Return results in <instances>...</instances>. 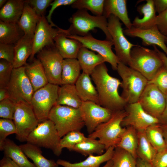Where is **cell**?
Here are the masks:
<instances>
[{"mask_svg":"<svg viewBox=\"0 0 167 167\" xmlns=\"http://www.w3.org/2000/svg\"><path fill=\"white\" fill-rule=\"evenodd\" d=\"M108 71L104 63L97 66L90 75L96 86L100 105L112 111L123 109L127 103L118 92L122 82L109 75Z\"/></svg>","mask_w":167,"mask_h":167,"instance_id":"obj_1","label":"cell"},{"mask_svg":"<svg viewBox=\"0 0 167 167\" xmlns=\"http://www.w3.org/2000/svg\"><path fill=\"white\" fill-rule=\"evenodd\" d=\"M69 28L65 30L67 35L84 36L95 28H99L104 32L106 40L112 41V37L108 29V20L103 15H90L86 10H78L69 20Z\"/></svg>","mask_w":167,"mask_h":167,"instance_id":"obj_2","label":"cell"},{"mask_svg":"<svg viewBox=\"0 0 167 167\" xmlns=\"http://www.w3.org/2000/svg\"><path fill=\"white\" fill-rule=\"evenodd\" d=\"M164 65L158 53L140 45L133 47L128 66L138 71L148 80H152Z\"/></svg>","mask_w":167,"mask_h":167,"instance_id":"obj_3","label":"cell"},{"mask_svg":"<svg viewBox=\"0 0 167 167\" xmlns=\"http://www.w3.org/2000/svg\"><path fill=\"white\" fill-rule=\"evenodd\" d=\"M117 71L122 80L121 96L127 104L138 102L148 84V80L138 71L120 62Z\"/></svg>","mask_w":167,"mask_h":167,"instance_id":"obj_4","label":"cell"},{"mask_svg":"<svg viewBox=\"0 0 167 167\" xmlns=\"http://www.w3.org/2000/svg\"><path fill=\"white\" fill-rule=\"evenodd\" d=\"M48 119L54 123L61 138L70 131H80L85 126L79 109L66 105H54Z\"/></svg>","mask_w":167,"mask_h":167,"instance_id":"obj_5","label":"cell"},{"mask_svg":"<svg viewBox=\"0 0 167 167\" xmlns=\"http://www.w3.org/2000/svg\"><path fill=\"white\" fill-rule=\"evenodd\" d=\"M126 114L124 109L113 111L109 119L99 125L88 137L98 138L104 145L106 150L111 147H115L125 130L121 123Z\"/></svg>","mask_w":167,"mask_h":167,"instance_id":"obj_6","label":"cell"},{"mask_svg":"<svg viewBox=\"0 0 167 167\" xmlns=\"http://www.w3.org/2000/svg\"><path fill=\"white\" fill-rule=\"evenodd\" d=\"M54 123L49 119L39 123L28 136L27 142L51 150L56 156L61 154V139Z\"/></svg>","mask_w":167,"mask_h":167,"instance_id":"obj_7","label":"cell"},{"mask_svg":"<svg viewBox=\"0 0 167 167\" xmlns=\"http://www.w3.org/2000/svg\"><path fill=\"white\" fill-rule=\"evenodd\" d=\"M59 86L49 83L34 92L30 104L39 123L49 119V112L56 105Z\"/></svg>","mask_w":167,"mask_h":167,"instance_id":"obj_8","label":"cell"},{"mask_svg":"<svg viewBox=\"0 0 167 167\" xmlns=\"http://www.w3.org/2000/svg\"><path fill=\"white\" fill-rule=\"evenodd\" d=\"M13 121L16 128V138L21 142L27 141L39 123L31 104L22 101L16 103Z\"/></svg>","mask_w":167,"mask_h":167,"instance_id":"obj_9","label":"cell"},{"mask_svg":"<svg viewBox=\"0 0 167 167\" xmlns=\"http://www.w3.org/2000/svg\"><path fill=\"white\" fill-rule=\"evenodd\" d=\"M7 88L9 98L16 103L22 101L30 104L34 92L26 74L24 66L13 68Z\"/></svg>","mask_w":167,"mask_h":167,"instance_id":"obj_10","label":"cell"},{"mask_svg":"<svg viewBox=\"0 0 167 167\" xmlns=\"http://www.w3.org/2000/svg\"><path fill=\"white\" fill-rule=\"evenodd\" d=\"M49 83L61 85V75L64 58L55 45L47 46L37 54Z\"/></svg>","mask_w":167,"mask_h":167,"instance_id":"obj_11","label":"cell"},{"mask_svg":"<svg viewBox=\"0 0 167 167\" xmlns=\"http://www.w3.org/2000/svg\"><path fill=\"white\" fill-rule=\"evenodd\" d=\"M108 29L112 39L115 54L120 62L128 65L130 60L132 48L137 45L130 42L126 38L120 20L111 15L108 19Z\"/></svg>","mask_w":167,"mask_h":167,"instance_id":"obj_12","label":"cell"},{"mask_svg":"<svg viewBox=\"0 0 167 167\" xmlns=\"http://www.w3.org/2000/svg\"><path fill=\"white\" fill-rule=\"evenodd\" d=\"M66 36L78 40L81 43L83 46L97 52L104 58L106 62L110 64L113 70L117 71L120 61L112 49V46L113 45L112 41L98 40L94 38L90 32L84 36L67 35Z\"/></svg>","mask_w":167,"mask_h":167,"instance_id":"obj_13","label":"cell"},{"mask_svg":"<svg viewBox=\"0 0 167 167\" xmlns=\"http://www.w3.org/2000/svg\"><path fill=\"white\" fill-rule=\"evenodd\" d=\"M126 115L123 119L122 126H132L137 130H145L149 126L160 124L158 118L147 113L138 101L127 104L124 109Z\"/></svg>","mask_w":167,"mask_h":167,"instance_id":"obj_14","label":"cell"},{"mask_svg":"<svg viewBox=\"0 0 167 167\" xmlns=\"http://www.w3.org/2000/svg\"><path fill=\"white\" fill-rule=\"evenodd\" d=\"M89 134L111 117L113 111L94 102H83L79 108Z\"/></svg>","mask_w":167,"mask_h":167,"instance_id":"obj_15","label":"cell"},{"mask_svg":"<svg viewBox=\"0 0 167 167\" xmlns=\"http://www.w3.org/2000/svg\"><path fill=\"white\" fill-rule=\"evenodd\" d=\"M138 101L147 113L158 118L165 109L166 98L156 85L150 84L144 89Z\"/></svg>","mask_w":167,"mask_h":167,"instance_id":"obj_16","label":"cell"},{"mask_svg":"<svg viewBox=\"0 0 167 167\" xmlns=\"http://www.w3.org/2000/svg\"><path fill=\"white\" fill-rule=\"evenodd\" d=\"M48 21L44 15L40 17L37 24L33 36L32 54L30 57L32 60L35 55L44 48L54 45V39L63 29L54 28Z\"/></svg>","mask_w":167,"mask_h":167,"instance_id":"obj_17","label":"cell"},{"mask_svg":"<svg viewBox=\"0 0 167 167\" xmlns=\"http://www.w3.org/2000/svg\"><path fill=\"white\" fill-rule=\"evenodd\" d=\"M125 35L132 37H138L142 40L145 46H159L167 56V47L165 43L166 36L163 35L156 25L148 29H143L132 27L123 30Z\"/></svg>","mask_w":167,"mask_h":167,"instance_id":"obj_18","label":"cell"},{"mask_svg":"<svg viewBox=\"0 0 167 167\" xmlns=\"http://www.w3.org/2000/svg\"><path fill=\"white\" fill-rule=\"evenodd\" d=\"M65 30L58 33L54 39V45L64 59L76 58L81 43L78 40L66 37Z\"/></svg>","mask_w":167,"mask_h":167,"instance_id":"obj_19","label":"cell"},{"mask_svg":"<svg viewBox=\"0 0 167 167\" xmlns=\"http://www.w3.org/2000/svg\"><path fill=\"white\" fill-rule=\"evenodd\" d=\"M113 15L122 21L127 29L132 27L129 18L126 0H105L103 15L107 19Z\"/></svg>","mask_w":167,"mask_h":167,"instance_id":"obj_20","label":"cell"},{"mask_svg":"<svg viewBox=\"0 0 167 167\" xmlns=\"http://www.w3.org/2000/svg\"><path fill=\"white\" fill-rule=\"evenodd\" d=\"M92 80L90 75L82 72L75 84V88L82 102L92 101L100 105L98 93Z\"/></svg>","mask_w":167,"mask_h":167,"instance_id":"obj_21","label":"cell"},{"mask_svg":"<svg viewBox=\"0 0 167 167\" xmlns=\"http://www.w3.org/2000/svg\"><path fill=\"white\" fill-rule=\"evenodd\" d=\"M146 2L139 6L137 9L141 18L136 17L132 21V26L137 28L146 29L156 25V16L153 0H146Z\"/></svg>","mask_w":167,"mask_h":167,"instance_id":"obj_22","label":"cell"},{"mask_svg":"<svg viewBox=\"0 0 167 167\" xmlns=\"http://www.w3.org/2000/svg\"><path fill=\"white\" fill-rule=\"evenodd\" d=\"M32 62L25 66L26 74L32 86L34 92L49 83L42 65L38 59L34 58Z\"/></svg>","mask_w":167,"mask_h":167,"instance_id":"obj_23","label":"cell"},{"mask_svg":"<svg viewBox=\"0 0 167 167\" xmlns=\"http://www.w3.org/2000/svg\"><path fill=\"white\" fill-rule=\"evenodd\" d=\"M33 45V37L25 34L14 44V68L24 66L27 64V59L32 53Z\"/></svg>","mask_w":167,"mask_h":167,"instance_id":"obj_24","label":"cell"},{"mask_svg":"<svg viewBox=\"0 0 167 167\" xmlns=\"http://www.w3.org/2000/svg\"><path fill=\"white\" fill-rule=\"evenodd\" d=\"M77 59L82 72L90 75L97 66L106 62L101 55L83 46L79 49Z\"/></svg>","mask_w":167,"mask_h":167,"instance_id":"obj_25","label":"cell"},{"mask_svg":"<svg viewBox=\"0 0 167 167\" xmlns=\"http://www.w3.org/2000/svg\"><path fill=\"white\" fill-rule=\"evenodd\" d=\"M115 147H111L101 155H91L85 160L79 162L72 163L66 160L58 159L56 162L63 167H100L103 163L111 160Z\"/></svg>","mask_w":167,"mask_h":167,"instance_id":"obj_26","label":"cell"},{"mask_svg":"<svg viewBox=\"0 0 167 167\" xmlns=\"http://www.w3.org/2000/svg\"><path fill=\"white\" fill-rule=\"evenodd\" d=\"M0 150L3 151L4 156L11 158L19 167H36L28 160L19 146L10 139L6 138L0 147Z\"/></svg>","mask_w":167,"mask_h":167,"instance_id":"obj_27","label":"cell"},{"mask_svg":"<svg viewBox=\"0 0 167 167\" xmlns=\"http://www.w3.org/2000/svg\"><path fill=\"white\" fill-rule=\"evenodd\" d=\"M82 102L78 94L75 84L59 86L56 105H66L78 109Z\"/></svg>","mask_w":167,"mask_h":167,"instance_id":"obj_28","label":"cell"},{"mask_svg":"<svg viewBox=\"0 0 167 167\" xmlns=\"http://www.w3.org/2000/svg\"><path fill=\"white\" fill-rule=\"evenodd\" d=\"M25 0H9L0 9V21L18 23L22 14Z\"/></svg>","mask_w":167,"mask_h":167,"instance_id":"obj_29","label":"cell"},{"mask_svg":"<svg viewBox=\"0 0 167 167\" xmlns=\"http://www.w3.org/2000/svg\"><path fill=\"white\" fill-rule=\"evenodd\" d=\"M40 17L34 10L25 2L22 14L18 24L25 35L33 37Z\"/></svg>","mask_w":167,"mask_h":167,"instance_id":"obj_30","label":"cell"},{"mask_svg":"<svg viewBox=\"0 0 167 167\" xmlns=\"http://www.w3.org/2000/svg\"><path fill=\"white\" fill-rule=\"evenodd\" d=\"M19 146L26 156L32 161L36 167H58L56 162L52 160H48L42 155L39 147L27 142Z\"/></svg>","mask_w":167,"mask_h":167,"instance_id":"obj_31","label":"cell"},{"mask_svg":"<svg viewBox=\"0 0 167 167\" xmlns=\"http://www.w3.org/2000/svg\"><path fill=\"white\" fill-rule=\"evenodd\" d=\"M81 70L77 59H64L61 75V85L75 84L81 74Z\"/></svg>","mask_w":167,"mask_h":167,"instance_id":"obj_32","label":"cell"},{"mask_svg":"<svg viewBox=\"0 0 167 167\" xmlns=\"http://www.w3.org/2000/svg\"><path fill=\"white\" fill-rule=\"evenodd\" d=\"M24 34L18 23L0 21V43L15 44Z\"/></svg>","mask_w":167,"mask_h":167,"instance_id":"obj_33","label":"cell"},{"mask_svg":"<svg viewBox=\"0 0 167 167\" xmlns=\"http://www.w3.org/2000/svg\"><path fill=\"white\" fill-rule=\"evenodd\" d=\"M138 143L137 130L132 126H128L126 128L116 147L126 151L136 159L138 157L137 153Z\"/></svg>","mask_w":167,"mask_h":167,"instance_id":"obj_34","label":"cell"},{"mask_svg":"<svg viewBox=\"0 0 167 167\" xmlns=\"http://www.w3.org/2000/svg\"><path fill=\"white\" fill-rule=\"evenodd\" d=\"M137 131L138 157L151 164L157 152L148 139L145 130Z\"/></svg>","mask_w":167,"mask_h":167,"instance_id":"obj_35","label":"cell"},{"mask_svg":"<svg viewBox=\"0 0 167 167\" xmlns=\"http://www.w3.org/2000/svg\"><path fill=\"white\" fill-rule=\"evenodd\" d=\"M105 147L98 140L88 137L76 145L72 151L86 156L96 154L100 155L104 153Z\"/></svg>","mask_w":167,"mask_h":167,"instance_id":"obj_36","label":"cell"},{"mask_svg":"<svg viewBox=\"0 0 167 167\" xmlns=\"http://www.w3.org/2000/svg\"><path fill=\"white\" fill-rule=\"evenodd\" d=\"M146 136L157 152L167 148V145L160 124L151 125L145 130Z\"/></svg>","mask_w":167,"mask_h":167,"instance_id":"obj_37","label":"cell"},{"mask_svg":"<svg viewBox=\"0 0 167 167\" xmlns=\"http://www.w3.org/2000/svg\"><path fill=\"white\" fill-rule=\"evenodd\" d=\"M113 167H137L136 159L130 153L116 147L111 159Z\"/></svg>","mask_w":167,"mask_h":167,"instance_id":"obj_38","label":"cell"},{"mask_svg":"<svg viewBox=\"0 0 167 167\" xmlns=\"http://www.w3.org/2000/svg\"><path fill=\"white\" fill-rule=\"evenodd\" d=\"M105 0H76L71 5L74 9L90 11L95 15L103 14Z\"/></svg>","mask_w":167,"mask_h":167,"instance_id":"obj_39","label":"cell"},{"mask_svg":"<svg viewBox=\"0 0 167 167\" xmlns=\"http://www.w3.org/2000/svg\"><path fill=\"white\" fill-rule=\"evenodd\" d=\"M87 138L80 131H70L61 138L60 145L61 148H66L70 151H72L77 144Z\"/></svg>","mask_w":167,"mask_h":167,"instance_id":"obj_40","label":"cell"},{"mask_svg":"<svg viewBox=\"0 0 167 167\" xmlns=\"http://www.w3.org/2000/svg\"><path fill=\"white\" fill-rule=\"evenodd\" d=\"M150 84L156 85L167 97V66L164 65L154 77L148 81V84Z\"/></svg>","mask_w":167,"mask_h":167,"instance_id":"obj_41","label":"cell"},{"mask_svg":"<svg viewBox=\"0 0 167 167\" xmlns=\"http://www.w3.org/2000/svg\"><path fill=\"white\" fill-rule=\"evenodd\" d=\"M16 126L12 120L1 118L0 119V147L9 135L16 134Z\"/></svg>","mask_w":167,"mask_h":167,"instance_id":"obj_42","label":"cell"},{"mask_svg":"<svg viewBox=\"0 0 167 167\" xmlns=\"http://www.w3.org/2000/svg\"><path fill=\"white\" fill-rule=\"evenodd\" d=\"M14 68L13 64L3 60L0 61V88L7 87Z\"/></svg>","mask_w":167,"mask_h":167,"instance_id":"obj_43","label":"cell"},{"mask_svg":"<svg viewBox=\"0 0 167 167\" xmlns=\"http://www.w3.org/2000/svg\"><path fill=\"white\" fill-rule=\"evenodd\" d=\"M16 103L9 98L0 101L1 118L13 120L15 110Z\"/></svg>","mask_w":167,"mask_h":167,"instance_id":"obj_44","label":"cell"},{"mask_svg":"<svg viewBox=\"0 0 167 167\" xmlns=\"http://www.w3.org/2000/svg\"><path fill=\"white\" fill-rule=\"evenodd\" d=\"M25 2L29 5L40 17L44 14L48 7L53 1L52 0H27Z\"/></svg>","mask_w":167,"mask_h":167,"instance_id":"obj_45","label":"cell"},{"mask_svg":"<svg viewBox=\"0 0 167 167\" xmlns=\"http://www.w3.org/2000/svg\"><path fill=\"white\" fill-rule=\"evenodd\" d=\"M14 58V45L0 43V59L13 64Z\"/></svg>","mask_w":167,"mask_h":167,"instance_id":"obj_46","label":"cell"},{"mask_svg":"<svg viewBox=\"0 0 167 167\" xmlns=\"http://www.w3.org/2000/svg\"><path fill=\"white\" fill-rule=\"evenodd\" d=\"M76 0H55L50 4L51 8L46 17L48 22L53 27L59 28L51 20V16L54 10L58 7L62 6L71 5Z\"/></svg>","mask_w":167,"mask_h":167,"instance_id":"obj_47","label":"cell"},{"mask_svg":"<svg viewBox=\"0 0 167 167\" xmlns=\"http://www.w3.org/2000/svg\"><path fill=\"white\" fill-rule=\"evenodd\" d=\"M156 25L160 32L167 36V10L157 15Z\"/></svg>","mask_w":167,"mask_h":167,"instance_id":"obj_48","label":"cell"},{"mask_svg":"<svg viewBox=\"0 0 167 167\" xmlns=\"http://www.w3.org/2000/svg\"><path fill=\"white\" fill-rule=\"evenodd\" d=\"M151 164L152 167H167V148L157 152Z\"/></svg>","mask_w":167,"mask_h":167,"instance_id":"obj_49","label":"cell"},{"mask_svg":"<svg viewBox=\"0 0 167 167\" xmlns=\"http://www.w3.org/2000/svg\"><path fill=\"white\" fill-rule=\"evenodd\" d=\"M156 12L158 15L167 10V0H153Z\"/></svg>","mask_w":167,"mask_h":167,"instance_id":"obj_50","label":"cell"},{"mask_svg":"<svg viewBox=\"0 0 167 167\" xmlns=\"http://www.w3.org/2000/svg\"><path fill=\"white\" fill-rule=\"evenodd\" d=\"M0 167H19L12 159L4 156L0 161Z\"/></svg>","mask_w":167,"mask_h":167,"instance_id":"obj_51","label":"cell"},{"mask_svg":"<svg viewBox=\"0 0 167 167\" xmlns=\"http://www.w3.org/2000/svg\"><path fill=\"white\" fill-rule=\"evenodd\" d=\"M166 98V104L165 109L161 115L158 118L160 120V124L167 123V97Z\"/></svg>","mask_w":167,"mask_h":167,"instance_id":"obj_52","label":"cell"},{"mask_svg":"<svg viewBox=\"0 0 167 167\" xmlns=\"http://www.w3.org/2000/svg\"><path fill=\"white\" fill-rule=\"evenodd\" d=\"M9 98V94L7 87L0 88V101Z\"/></svg>","mask_w":167,"mask_h":167,"instance_id":"obj_53","label":"cell"},{"mask_svg":"<svg viewBox=\"0 0 167 167\" xmlns=\"http://www.w3.org/2000/svg\"><path fill=\"white\" fill-rule=\"evenodd\" d=\"M153 46L158 53L160 58L161 59L164 65L167 66V56L164 53L159 50L156 47V46L154 45Z\"/></svg>","mask_w":167,"mask_h":167,"instance_id":"obj_54","label":"cell"},{"mask_svg":"<svg viewBox=\"0 0 167 167\" xmlns=\"http://www.w3.org/2000/svg\"><path fill=\"white\" fill-rule=\"evenodd\" d=\"M137 167H152L151 164L137 157L136 159Z\"/></svg>","mask_w":167,"mask_h":167,"instance_id":"obj_55","label":"cell"},{"mask_svg":"<svg viewBox=\"0 0 167 167\" xmlns=\"http://www.w3.org/2000/svg\"><path fill=\"white\" fill-rule=\"evenodd\" d=\"M160 124L161 128L164 136L167 145V123Z\"/></svg>","mask_w":167,"mask_h":167,"instance_id":"obj_56","label":"cell"},{"mask_svg":"<svg viewBox=\"0 0 167 167\" xmlns=\"http://www.w3.org/2000/svg\"><path fill=\"white\" fill-rule=\"evenodd\" d=\"M113 163L112 160H110L106 162V163L102 167H113Z\"/></svg>","mask_w":167,"mask_h":167,"instance_id":"obj_57","label":"cell"},{"mask_svg":"<svg viewBox=\"0 0 167 167\" xmlns=\"http://www.w3.org/2000/svg\"><path fill=\"white\" fill-rule=\"evenodd\" d=\"M6 0H0V7L1 8L6 3Z\"/></svg>","mask_w":167,"mask_h":167,"instance_id":"obj_58","label":"cell"},{"mask_svg":"<svg viewBox=\"0 0 167 167\" xmlns=\"http://www.w3.org/2000/svg\"><path fill=\"white\" fill-rule=\"evenodd\" d=\"M165 43L166 44H167V36H166L165 40Z\"/></svg>","mask_w":167,"mask_h":167,"instance_id":"obj_59","label":"cell"}]
</instances>
